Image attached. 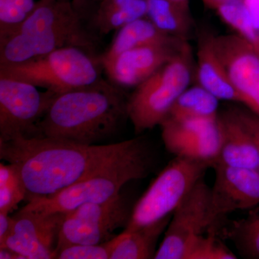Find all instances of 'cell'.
I'll use <instances>...</instances> for the list:
<instances>
[{"mask_svg":"<svg viewBox=\"0 0 259 259\" xmlns=\"http://www.w3.org/2000/svg\"><path fill=\"white\" fill-rule=\"evenodd\" d=\"M151 156L152 149L141 137L93 146L46 137L0 141V158L18 168L29 199L53 195L87 177Z\"/></svg>","mask_w":259,"mask_h":259,"instance_id":"cell-1","label":"cell"},{"mask_svg":"<svg viewBox=\"0 0 259 259\" xmlns=\"http://www.w3.org/2000/svg\"><path fill=\"white\" fill-rule=\"evenodd\" d=\"M93 0H39L17 28L0 35V65L18 64L75 47L96 54L98 35L90 18Z\"/></svg>","mask_w":259,"mask_h":259,"instance_id":"cell-2","label":"cell"},{"mask_svg":"<svg viewBox=\"0 0 259 259\" xmlns=\"http://www.w3.org/2000/svg\"><path fill=\"white\" fill-rule=\"evenodd\" d=\"M127 115L122 89L101 79L58 95L40 120L41 137L74 144H105L120 130Z\"/></svg>","mask_w":259,"mask_h":259,"instance_id":"cell-3","label":"cell"},{"mask_svg":"<svg viewBox=\"0 0 259 259\" xmlns=\"http://www.w3.org/2000/svg\"><path fill=\"white\" fill-rule=\"evenodd\" d=\"M100 69V56L69 47L18 64L0 65V76L60 95L97 82L102 79Z\"/></svg>","mask_w":259,"mask_h":259,"instance_id":"cell-4","label":"cell"},{"mask_svg":"<svg viewBox=\"0 0 259 259\" xmlns=\"http://www.w3.org/2000/svg\"><path fill=\"white\" fill-rule=\"evenodd\" d=\"M193 66L188 42L171 61L136 87L127 99V115L135 133L152 129L166 118L178 97L190 87Z\"/></svg>","mask_w":259,"mask_h":259,"instance_id":"cell-5","label":"cell"},{"mask_svg":"<svg viewBox=\"0 0 259 259\" xmlns=\"http://www.w3.org/2000/svg\"><path fill=\"white\" fill-rule=\"evenodd\" d=\"M153 164L154 156L126 163L87 177L53 195L30 199L20 209L42 214L67 213L83 204L110 200L120 194L126 184L148 177Z\"/></svg>","mask_w":259,"mask_h":259,"instance_id":"cell-6","label":"cell"},{"mask_svg":"<svg viewBox=\"0 0 259 259\" xmlns=\"http://www.w3.org/2000/svg\"><path fill=\"white\" fill-rule=\"evenodd\" d=\"M210 166L175 156L135 204L124 233L140 229L171 215Z\"/></svg>","mask_w":259,"mask_h":259,"instance_id":"cell-7","label":"cell"},{"mask_svg":"<svg viewBox=\"0 0 259 259\" xmlns=\"http://www.w3.org/2000/svg\"><path fill=\"white\" fill-rule=\"evenodd\" d=\"M57 94L0 76V141L41 138L38 125Z\"/></svg>","mask_w":259,"mask_h":259,"instance_id":"cell-8","label":"cell"},{"mask_svg":"<svg viewBox=\"0 0 259 259\" xmlns=\"http://www.w3.org/2000/svg\"><path fill=\"white\" fill-rule=\"evenodd\" d=\"M131 212L127 201L120 194L110 200L83 204L66 213L56 253L70 245L100 244L110 241L116 236V230L127 226Z\"/></svg>","mask_w":259,"mask_h":259,"instance_id":"cell-9","label":"cell"},{"mask_svg":"<svg viewBox=\"0 0 259 259\" xmlns=\"http://www.w3.org/2000/svg\"><path fill=\"white\" fill-rule=\"evenodd\" d=\"M210 187L199 180L180 202L168 223L155 259H186L191 246L211 229Z\"/></svg>","mask_w":259,"mask_h":259,"instance_id":"cell-10","label":"cell"},{"mask_svg":"<svg viewBox=\"0 0 259 259\" xmlns=\"http://www.w3.org/2000/svg\"><path fill=\"white\" fill-rule=\"evenodd\" d=\"M214 52L241 97V104L259 117V54L241 35L209 36Z\"/></svg>","mask_w":259,"mask_h":259,"instance_id":"cell-11","label":"cell"},{"mask_svg":"<svg viewBox=\"0 0 259 259\" xmlns=\"http://www.w3.org/2000/svg\"><path fill=\"white\" fill-rule=\"evenodd\" d=\"M214 181L210 187L209 221L211 229L227 214L259 204V170L226 166L212 167Z\"/></svg>","mask_w":259,"mask_h":259,"instance_id":"cell-12","label":"cell"},{"mask_svg":"<svg viewBox=\"0 0 259 259\" xmlns=\"http://www.w3.org/2000/svg\"><path fill=\"white\" fill-rule=\"evenodd\" d=\"M160 126L163 144L172 154L204 162L212 168L215 164L221 145L218 118L177 120L167 117Z\"/></svg>","mask_w":259,"mask_h":259,"instance_id":"cell-13","label":"cell"},{"mask_svg":"<svg viewBox=\"0 0 259 259\" xmlns=\"http://www.w3.org/2000/svg\"><path fill=\"white\" fill-rule=\"evenodd\" d=\"M65 214L20 209L13 216V233L0 248H10L22 259L55 258L58 237Z\"/></svg>","mask_w":259,"mask_h":259,"instance_id":"cell-14","label":"cell"},{"mask_svg":"<svg viewBox=\"0 0 259 259\" xmlns=\"http://www.w3.org/2000/svg\"><path fill=\"white\" fill-rule=\"evenodd\" d=\"M187 40L144 46L125 51L102 65L110 81L121 89L136 88L178 54Z\"/></svg>","mask_w":259,"mask_h":259,"instance_id":"cell-15","label":"cell"},{"mask_svg":"<svg viewBox=\"0 0 259 259\" xmlns=\"http://www.w3.org/2000/svg\"><path fill=\"white\" fill-rule=\"evenodd\" d=\"M221 145L216 163L259 170V153L253 136L233 109L220 112Z\"/></svg>","mask_w":259,"mask_h":259,"instance_id":"cell-16","label":"cell"},{"mask_svg":"<svg viewBox=\"0 0 259 259\" xmlns=\"http://www.w3.org/2000/svg\"><path fill=\"white\" fill-rule=\"evenodd\" d=\"M196 76L198 84L218 100L241 103V97L214 52L209 37H204L199 44Z\"/></svg>","mask_w":259,"mask_h":259,"instance_id":"cell-17","label":"cell"},{"mask_svg":"<svg viewBox=\"0 0 259 259\" xmlns=\"http://www.w3.org/2000/svg\"><path fill=\"white\" fill-rule=\"evenodd\" d=\"M171 215L136 231L117 235L112 239L110 259L154 258L156 244L166 231Z\"/></svg>","mask_w":259,"mask_h":259,"instance_id":"cell-18","label":"cell"},{"mask_svg":"<svg viewBox=\"0 0 259 259\" xmlns=\"http://www.w3.org/2000/svg\"><path fill=\"white\" fill-rule=\"evenodd\" d=\"M178 38L180 37L171 36L161 31L147 17L140 18L117 30L110 47L100 55V62L102 66L131 49L153 44H165Z\"/></svg>","mask_w":259,"mask_h":259,"instance_id":"cell-19","label":"cell"},{"mask_svg":"<svg viewBox=\"0 0 259 259\" xmlns=\"http://www.w3.org/2000/svg\"><path fill=\"white\" fill-rule=\"evenodd\" d=\"M92 13V27L98 35L118 30L147 16L148 0H101Z\"/></svg>","mask_w":259,"mask_h":259,"instance_id":"cell-20","label":"cell"},{"mask_svg":"<svg viewBox=\"0 0 259 259\" xmlns=\"http://www.w3.org/2000/svg\"><path fill=\"white\" fill-rule=\"evenodd\" d=\"M217 97L197 84L188 88L172 106L167 117L177 120H214L219 116Z\"/></svg>","mask_w":259,"mask_h":259,"instance_id":"cell-21","label":"cell"},{"mask_svg":"<svg viewBox=\"0 0 259 259\" xmlns=\"http://www.w3.org/2000/svg\"><path fill=\"white\" fill-rule=\"evenodd\" d=\"M146 17L161 31L186 40L193 28L190 8L172 0H148Z\"/></svg>","mask_w":259,"mask_h":259,"instance_id":"cell-22","label":"cell"},{"mask_svg":"<svg viewBox=\"0 0 259 259\" xmlns=\"http://www.w3.org/2000/svg\"><path fill=\"white\" fill-rule=\"evenodd\" d=\"M226 235L243 258L259 259V209L233 221Z\"/></svg>","mask_w":259,"mask_h":259,"instance_id":"cell-23","label":"cell"},{"mask_svg":"<svg viewBox=\"0 0 259 259\" xmlns=\"http://www.w3.org/2000/svg\"><path fill=\"white\" fill-rule=\"evenodd\" d=\"M215 10L223 21L249 42L259 54V32L253 25L243 0H230Z\"/></svg>","mask_w":259,"mask_h":259,"instance_id":"cell-24","label":"cell"},{"mask_svg":"<svg viewBox=\"0 0 259 259\" xmlns=\"http://www.w3.org/2000/svg\"><path fill=\"white\" fill-rule=\"evenodd\" d=\"M28 192L20 172L13 164H0V212L10 213L27 198Z\"/></svg>","mask_w":259,"mask_h":259,"instance_id":"cell-25","label":"cell"},{"mask_svg":"<svg viewBox=\"0 0 259 259\" xmlns=\"http://www.w3.org/2000/svg\"><path fill=\"white\" fill-rule=\"evenodd\" d=\"M236 255L218 238L216 229L209 230L191 246L186 259H236Z\"/></svg>","mask_w":259,"mask_h":259,"instance_id":"cell-26","label":"cell"},{"mask_svg":"<svg viewBox=\"0 0 259 259\" xmlns=\"http://www.w3.org/2000/svg\"><path fill=\"white\" fill-rule=\"evenodd\" d=\"M35 0H0V35L13 30L36 8Z\"/></svg>","mask_w":259,"mask_h":259,"instance_id":"cell-27","label":"cell"},{"mask_svg":"<svg viewBox=\"0 0 259 259\" xmlns=\"http://www.w3.org/2000/svg\"><path fill=\"white\" fill-rule=\"evenodd\" d=\"M112 240L100 244H74L56 251L58 259H110Z\"/></svg>","mask_w":259,"mask_h":259,"instance_id":"cell-28","label":"cell"},{"mask_svg":"<svg viewBox=\"0 0 259 259\" xmlns=\"http://www.w3.org/2000/svg\"><path fill=\"white\" fill-rule=\"evenodd\" d=\"M237 117L254 139L259 153V117L248 108H233Z\"/></svg>","mask_w":259,"mask_h":259,"instance_id":"cell-29","label":"cell"},{"mask_svg":"<svg viewBox=\"0 0 259 259\" xmlns=\"http://www.w3.org/2000/svg\"><path fill=\"white\" fill-rule=\"evenodd\" d=\"M14 218L10 217L9 213L0 212V245H3L13 233Z\"/></svg>","mask_w":259,"mask_h":259,"instance_id":"cell-30","label":"cell"},{"mask_svg":"<svg viewBox=\"0 0 259 259\" xmlns=\"http://www.w3.org/2000/svg\"><path fill=\"white\" fill-rule=\"evenodd\" d=\"M0 258L22 259L21 256L18 253L8 248H0Z\"/></svg>","mask_w":259,"mask_h":259,"instance_id":"cell-31","label":"cell"},{"mask_svg":"<svg viewBox=\"0 0 259 259\" xmlns=\"http://www.w3.org/2000/svg\"><path fill=\"white\" fill-rule=\"evenodd\" d=\"M202 1L209 8L216 10L220 5L226 3V2L230 1V0H202Z\"/></svg>","mask_w":259,"mask_h":259,"instance_id":"cell-32","label":"cell"},{"mask_svg":"<svg viewBox=\"0 0 259 259\" xmlns=\"http://www.w3.org/2000/svg\"><path fill=\"white\" fill-rule=\"evenodd\" d=\"M172 1L176 2L179 4L183 5L186 8H190V0H172Z\"/></svg>","mask_w":259,"mask_h":259,"instance_id":"cell-33","label":"cell"},{"mask_svg":"<svg viewBox=\"0 0 259 259\" xmlns=\"http://www.w3.org/2000/svg\"><path fill=\"white\" fill-rule=\"evenodd\" d=\"M253 1H255L259 5V0H253Z\"/></svg>","mask_w":259,"mask_h":259,"instance_id":"cell-34","label":"cell"},{"mask_svg":"<svg viewBox=\"0 0 259 259\" xmlns=\"http://www.w3.org/2000/svg\"><path fill=\"white\" fill-rule=\"evenodd\" d=\"M93 1L99 2V1H101V0H93Z\"/></svg>","mask_w":259,"mask_h":259,"instance_id":"cell-35","label":"cell"}]
</instances>
